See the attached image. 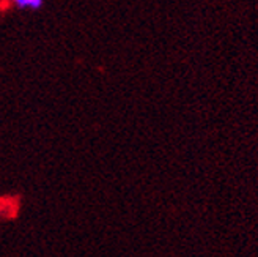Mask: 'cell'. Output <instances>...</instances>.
I'll list each match as a JSON object with an SVG mask.
<instances>
[{
    "label": "cell",
    "mask_w": 258,
    "mask_h": 257,
    "mask_svg": "<svg viewBox=\"0 0 258 257\" xmlns=\"http://www.w3.org/2000/svg\"><path fill=\"white\" fill-rule=\"evenodd\" d=\"M19 10H40L43 7V0H10Z\"/></svg>",
    "instance_id": "1"
}]
</instances>
